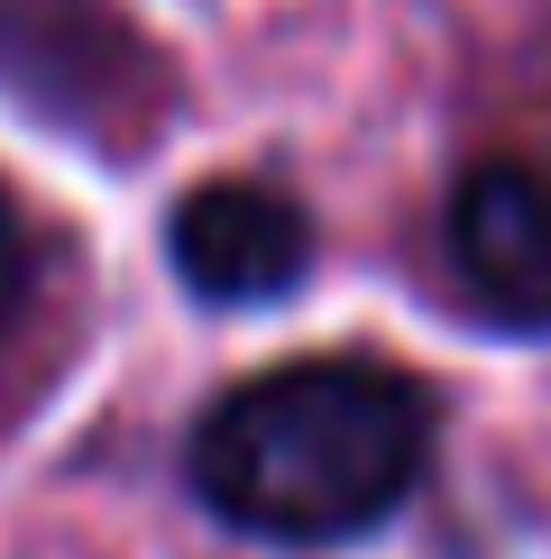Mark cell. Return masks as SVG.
Returning <instances> with one entry per match:
<instances>
[{
	"mask_svg": "<svg viewBox=\"0 0 551 559\" xmlns=\"http://www.w3.org/2000/svg\"><path fill=\"white\" fill-rule=\"evenodd\" d=\"M0 92L46 129L129 156L166 110V64L102 0H0Z\"/></svg>",
	"mask_w": 551,
	"mask_h": 559,
	"instance_id": "obj_2",
	"label": "cell"
},
{
	"mask_svg": "<svg viewBox=\"0 0 551 559\" xmlns=\"http://www.w3.org/2000/svg\"><path fill=\"white\" fill-rule=\"evenodd\" d=\"M450 275L505 331H551V147L478 156L442 212Z\"/></svg>",
	"mask_w": 551,
	"mask_h": 559,
	"instance_id": "obj_4",
	"label": "cell"
},
{
	"mask_svg": "<svg viewBox=\"0 0 551 559\" xmlns=\"http://www.w3.org/2000/svg\"><path fill=\"white\" fill-rule=\"evenodd\" d=\"M28 302H37V229L19 212V193L0 183V340L28 321Z\"/></svg>",
	"mask_w": 551,
	"mask_h": 559,
	"instance_id": "obj_5",
	"label": "cell"
},
{
	"mask_svg": "<svg viewBox=\"0 0 551 559\" xmlns=\"http://www.w3.org/2000/svg\"><path fill=\"white\" fill-rule=\"evenodd\" d=\"M166 266L175 285L212 312H258L285 302L313 275V212L267 175H212L175 193L166 212Z\"/></svg>",
	"mask_w": 551,
	"mask_h": 559,
	"instance_id": "obj_3",
	"label": "cell"
},
{
	"mask_svg": "<svg viewBox=\"0 0 551 559\" xmlns=\"http://www.w3.org/2000/svg\"><path fill=\"white\" fill-rule=\"evenodd\" d=\"M432 468V394L386 358L331 348V358L258 367L202 404L184 440L194 504L248 542H359L396 523Z\"/></svg>",
	"mask_w": 551,
	"mask_h": 559,
	"instance_id": "obj_1",
	"label": "cell"
}]
</instances>
